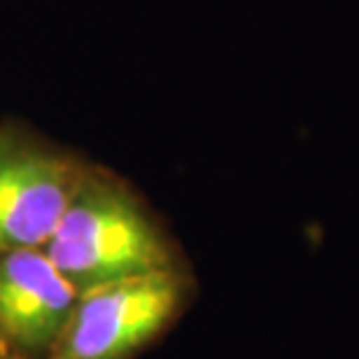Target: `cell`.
I'll return each instance as SVG.
<instances>
[{
	"instance_id": "7a4b0ae2",
	"label": "cell",
	"mask_w": 359,
	"mask_h": 359,
	"mask_svg": "<svg viewBox=\"0 0 359 359\" xmlns=\"http://www.w3.org/2000/svg\"><path fill=\"white\" fill-rule=\"evenodd\" d=\"M189 280L177 266L80 294L47 359H128L184 306Z\"/></svg>"
},
{
	"instance_id": "5b68a950",
	"label": "cell",
	"mask_w": 359,
	"mask_h": 359,
	"mask_svg": "<svg viewBox=\"0 0 359 359\" xmlns=\"http://www.w3.org/2000/svg\"><path fill=\"white\" fill-rule=\"evenodd\" d=\"M0 359H17V357H12L10 353H7L5 343H0Z\"/></svg>"
},
{
	"instance_id": "6da1fadb",
	"label": "cell",
	"mask_w": 359,
	"mask_h": 359,
	"mask_svg": "<svg viewBox=\"0 0 359 359\" xmlns=\"http://www.w3.org/2000/svg\"><path fill=\"white\" fill-rule=\"evenodd\" d=\"M42 252L77 294L177 266L145 208L112 180L84 173Z\"/></svg>"
},
{
	"instance_id": "3957f363",
	"label": "cell",
	"mask_w": 359,
	"mask_h": 359,
	"mask_svg": "<svg viewBox=\"0 0 359 359\" xmlns=\"http://www.w3.org/2000/svg\"><path fill=\"white\" fill-rule=\"evenodd\" d=\"M80 177L66 156L19 135H0V255L45 248Z\"/></svg>"
},
{
	"instance_id": "277c9868",
	"label": "cell",
	"mask_w": 359,
	"mask_h": 359,
	"mask_svg": "<svg viewBox=\"0 0 359 359\" xmlns=\"http://www.w3.org/2000/svg\"><path fill=\"white\" fill-rule=\"evenodd\" d=\"M80 294L42 250L0 255V339L26 355H49Z\"/></svg>"
}]
</instances>
